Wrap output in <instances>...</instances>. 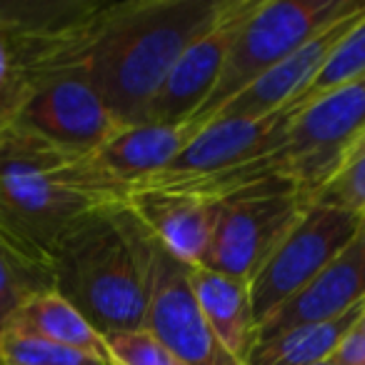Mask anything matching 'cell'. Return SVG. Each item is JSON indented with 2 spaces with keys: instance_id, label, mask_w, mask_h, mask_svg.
<instances>
[{
  "instance_id": "obj_15",
  "label": "cell",
  "mask_w": 365,
  "mask_h": 365,
  "mask_svg": "<svg viewBox=\"0 0 365 365\" xmlns=\"http://www.w3.org/2000/svg\"><path fill=\"white\" fill-rule=\"evenodd\" d=\"M195 133L198 125L190 120L180 125H155V123L123 125L110 140L93 150L91 158L98 170L125 198L133 185L165 170L178 158V153L193 140Z\"/></svg>"
},
{
  "instance_id": "obj_3",
  "label": "cell",
  "mask_w": 365,
  "mask_h": 365,
  "mask_svg": "<svg viewBox=\"0 0 365 365\" xmlns=\"http://www.w3.org/2000/svg\"><path fill=\"white\" fill-rule=\"evenodd\" d=\"M110 203H123V195L91 153L16 128L0 130V228L28 248L48 255L78 218Z\"/></svg>"
},
{
  "instance_id": "obj_9",
  "label": "cell",
  "mask_w": 365,
  "mask_h": 365,
  "mask_svg": "<svg viewBox=\"0 0 365 365\" xmlns=\"http://www.w3.org/2000/svg\"><path fill=\"white\" fill-rule=\"evenodd\" d=\"M148 250L150 268L145 328L185 365H240L225 353L205 323L188 280L190 265L168 253L153 235Z\"/></svg>"
},
{
  "instance_id": "obj_21",
  "label": "cell",
  "mask_w": 365,
  "mask_h": 365,
  "mask_svg": "<svg viewBox=\"0 0 365 365\" xmlns=\"http://www.w3.org/2000/svg\"><path fill=\"white\" fill-rule=\"evenodd\" d=\"M0 365H110L83 350L26 333H0Z\"/></svg>"
},
{
  "instance_id": "obj_1",
  "label": "cell",
  "mask_w": 365,
  "mask_h": 365,
  "mask_svg": "<svg viewBox=\"0 0 365 365\" xmlns=\"http://www.w3.org/2000/svg\"><path fill=\"white\" fill-rule=\"evenodd\" d=\"M223 6L225 0L103 3L88 31L86 66L120 125L143 123L170 68Z\"/></svg>"
},
{
  "instance_id": "obj_8",
  "label": "cell",
  "mask_w": 365,
  "mask_h": 365,
  "mask_svg": "<svg viewBox=\"0 0 365 365\" xmlns=\"http://www.w3.org/2000/svg\"><path fill=\"white\" fill-rule=\"evenodd\" d=\"M303 106V101H293L263 118H213L198 128L193 140L178 153V158L165 170L133 185L128 193L218 175L270 155L285 143L290 125Z\"/></svg>"
},
{
  "instance_id": "obj_22",
  "label": "cell",
  "mask_w": 365,
  "mask_h": 365,
  "mask_svg": "<svg viewBox=\"0 0 365 365\" xmlns=\"http://www.w3.org/2000/svg\"><path fill=\"white\" fill-rule=\"evenodd\" d=\"M358 78H365V13L360 21L348 31V36L340 41V46L333 51L323 71L318 73L315 83L308 88L303 98L298 101L310 103L313 98L325 96L333 88H340L345 83H353Z\"/></svg>"
},
{
  "instance_id": "obj_24",
  "label": "cell",
  "mask_w": 365,
  "mask_h": 365,
  "mask_svg": "<svg viewBox=\"0 0 365 365\" xmlns=\"http://www.w3.org/2000/svg\"><path fill=\"white\" fill-rule=\"evenodd\" d=\"M355 330H358L360 340H363V348H365V313L360 315V320H358V323H355Z\"/></svg>"
},
{
  "instance_id": "obj_2",
  "label": "cell",
  "mask_w": 365,
  "mask_h": 365,
  "mask_svg": "<svg viewBox=\"0 0 365 365\" xmlns=\"http://www.w3.org/2000/svg\"><path fill=\"white\" fill-rule=\"evenodd\" d=\"M150 235L123 203L78 218L51 248L53 283L101 335L145 328Z\"/></svg>"
},
{
  "instance_id": "obj_12",
  "label": "cell",
  "mask_w": 365,
  "mask_h": 365,
  "mask_svg": "<svg viewBox=\"0 0 365 365\" xmlns=\"http://www.w3.org/2000/svg\"><path fill=\"white\" fill-rule=\"evenodd\" d=\"M365 300V228L300 293L258 325V343L298 325L338 318Z\"/></svg>"
},
{
  "instance_id": "obj_26",
  "label": "cell",
  "mask_w": 365,
  "mask_h": 365,
  "mask_svg": "<svg viewBox=\"0 0 365 365\" xmlns=\"http://www.w3.org/2000/svg\"><path fill=\"white\" fill-rule=\"evenodd\" d=\"M0 130H3V128H0Z\"/></svg>"
},
{
  "instance_id": "obj_7",
  "label": "cell",
  "mask_w": 365,
  "mask_h": 365,
  "mask_svg": "<svg viewBox=\"0 0 365 365\" xmlns=\"http://www.w3.org/2000/svg\"><path fill=\"white\" fill-rule=\"evenodd\" d=\"M363 228L358 215L313 200L248 283L258 325L300 293Z\"/></svg>"
},
{
  "instance_id": "obj_17",
  "label": "cell",
  "mask_w": 365,
  "mask_h": 365,
  "mask_svg": "<svg viewBox=\"0 0 365 365\" xmlns=\"http://www.w3.org/2000/svg\"><path fill=\"white\" fill-rule=\"evenodd\" d=\"M0 333H26L36 335L43 340H53V343L68 345V348L83 350L96 358L108 360L106 343L103 335L63 298L61 293L51 290L31 298L11 320H8Z\"/></svg>"
},
{
  "instance_id": "obj_18",
  "label": "cell",
  "mask_w": 365,
  "mask_h": 365,
  "mask_svg": "<svg viewBox=\"0 0 365 365\" xmlns=\"http://www.w3.org/2000/svg\"><path fill=\"white\" fill-rule=\"evenodd\" d=\"M363 313L365 300L338 318L285 330V333L255 345L245 365H313L333 358L338 345L343 343V338Z\"/></svg>"
},
{
  "instance_id": "obj_19",
  "label": "cell",
  "mask_w": 365,
  "mask_h": 365,
  "mask_svg": "<svg viewBox=\"0 0 365 365\" xmlns=\"http://www.w3.org/2000/svg\"><path fill=\"white\" fill-rule=\"evenodd\" d=\"M56 290L51 258L0 228V328L31 298Z\"/></svg>"
},
{
  "instance_id": "obj_10",
  "label": "cell",
  "mask_w": 365,
  "mask_h": 365,
  "mask_svg": "<svg viewBox=\"0 0 365 365\" xmlns=\"http://www.w3.org/2000/svg\"><path fill=\"white\" fill-rule=\"evenodd\" d=\"M310 203L308 195L285 193L220 205L203 268L250 283Z\"/></svg>"
},
{
  "instance_id": "obj_23",
  "label": "cell",
  "mask_w": 365,
  "mask_h": 365,
  "mask_svg": "<svg viewBox=\"0 0 365 365\" xmlns=\"http://www.w3.org/2000/svg\"><path fill=\"white\" fill-rule=\"evenodd\" d=\"M110 365H185L148 328L103 335Z\"/></svg>"
},
{
  "instance_id": "obj_5",
  "label": "cell",
  "mask_w": 365,
  "mask_h": 365,
  "mask_svg": "<svg viewBox=\"0 0 365 365\" xmlns=\"http://www.w3.org/2000/svg\"><path fill=\"white\" fill-rule=\"evenodd\" d=\"M365 0H255L225 56L223 73L193 125H205L238 93L340 18L363 11Z\"/></svg>"
},
{
  "instance_id": "obj_25",
  "label": "cell",
  "mask_w": 365,
  "mask_h": 365,
  "mask_svg": "<svg viewBox=\"0 0 365 365\" xmlns=\"http://www.w3.org/2000/svg\"><path fill=\"white\" fill-rule=\"evenodd\" d=\"M313 365H333V360L328 358V360H320V363H313Z\"/></svg>"
},
{
  "instance_id": "obj_14",
  "label": "cell",
  "mask_w": 365,
  "mask_h": 365,
  "mask_svg": "<svg viewBox=\"0 0 365 365\" xmlns=\"http://www.w3.org/2000/svg\"><path fill=\"white\" fill-rule=\"evenodd\" d=\"M123 205L180 263L203 265L220 205L175 190H135L123 198Z\"/></svg>"
},
{
  "instance_id": "obj_6",
  "label": "cell",
  "mask_w": 365,
  "mask_h": 365,
  "mask_svg": "<svg viewBox=\"0 0 365 365\" xmlns=\"http://www.w3.org/2000/svg\"><path fill=\"white\" fill-rule=\"evenodd\" d=\"M363 133L365 78H358L305 103L285 143L270 158L295 188L313 200Z\"/></svg>"
},
{
  "instance_id": "obj_11",
  "label": "cell",
  "mask_w": 365,
  "mask_h": 365,
  "mask_svg": "<svg viewBox=\"0 0 365 365\" xmlns=\"http://www.w3.org/2000/svg\"><path fill=\"white\" fill-rule=\"evenodd\" d=\"M253 3L255 0H225L218 18L182 51V56L170 68L160 91L148 106L143 123L180 125L198 115L203 103L218 86L230 43L238 28L243 26Z\"/></svg>"
},
{
  "instance_id": "obj_16",
  "label": "cell",
  "mask_w": 365,
  "mask_h": 365,
  "mask_svg": "<svg viewBox=\"0 0 365 365\" xmlns=\"http://www.w3.org/2000/svg\"><path fill=\"white\" fill-rule=\"evenodd\" d=\"M188 280L215 340L223 345L230 358L245 365L258 345V320L250 303L248 283L215 273L203 265H190Z\"/></svg>"
},
{
  "instance_id": "obj_4",
  "label": "cell",
  "mask_w": 365,
  "mask_h": 365,
  "mask_svg": "<svg viewBox=\"0 0 365 365\" xmlns=\"http://www.w3.org/2000/svg\"><path fill=\"white\" fill-rule=\"evenodd\" d=\"M93 18L38 58L6 128L31 133L83 155L98 150L120 130L123 125L98 96L86 66V41Z\"/></svg>"
},
{
  "instance_id": "obj_13",
  "label": "cell",
  "mask_w": 365,
  "mask_h": 365,
  "mask_svg": "<svg viewBox=\"0 0 365 365\" xmlns=\"http://www.w3.org/2000/svg\"><path fill=\"white\" fill-rule=\"evenodd\" d=\"M363 13L365 8L353 13V16L340 18L338 23L320 31L305 46H300L295 53H290L285 61L273 66L265 76H260L253 86H248L243 93H238L213 118H263L285 108L288 103L303 98L308 93V88L315 83L318 73L323 71V66L328 63V58L333 56V51L348 36L350 28L360 21Z\"/></svg>"
},
{
  "instance_id": "obj_20",
  "label": "cell",
  "mask_w": 365,
  "mask_h": 365,
  "mask_svg": "<svg viewBox=\"0 0 365 365\" xmlns=\"http://www.w3.org/2000/svg\"><path fill=\"white\" fill-rule=\"evenodd\" d=\"M313 200L348 210L365 223V133L345 153L340 165L313 195Z\"/></svg>"
}]
</instances>
